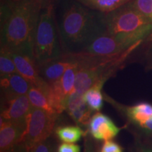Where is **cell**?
I'll use <instances>...</instances> for the list:
<instances>
[{
	"label": "cell",
	"mask_w": 152,
	"mask_h": 152,
	"mask_svg": "<svg viewBox=\"0 0 152 152\" xmlns=\"http://www.w3.org/2000/svg\"><path fill=\"white\" fill-rule=\"evenodd\" d=\"M58 27L65 54L83 52L95 39L106 33L104 13L76 0H61L58 10Z\"/></svg>",
	"instance_id": "obj_1"
},
{
	"label": "cell",
	"mask_w": 152,
	"mask_h": 152,
	"mask_svg": "<svg viewBox=\"0 0 152 152\" xmlns=\"http://www.w3.org/2000/svg\"><path fill=\"white\" fill-rule=\"evenodd\" d=\"M45 0H23L1 14V46L34 56L36 28Z\"/></svg>",
	"instance_id": "obj_2"
},
{
	"label": "cell",
	"mask_w": 152,
	"mask_h": 152,
	"mask_svg": "<svg viewBox=\"0 0 152 152\" xmlns=\"http://www.w3.org/2000/svg\"><path fill=\"white\" fill-rule=\"evenodd\" d=\"M106 33L113 35L128 48L152 33V20L128 4L104 14Z\"/></svg>",
	"instance_id": "obj_3"
},
{
	"label": "cell",
	"mask_w": 152,
	"mask_h": 152,
	"mask_svg": "<svg viewBox=\"0 0 152 152\" xmlns=\"http://www.w3.org/2000/svg\"><path fill=\"white\" fill-rule=\"evenodd\" d=\"M61 49L55 25L54 6L51 2H45L34 39L33 55L38 66L61 56Z\"/></svg>",
	"instance_id": "obj_4"
},
{
	"label": "cell",
	"mask_w": 152,
	"mask_h": 152,
	"mask_svg": "<svg viewBox=\"0 0 152 152\" xmlns=\"http://www.w3.org/2000/svg\"><path fill=\"white\" fill-rule=\"evenodd\" d=\"M58 115L32 106L27 116L26 128L15 146L14 152H29L37 143L47 140L54 131Z\"/></svg>",
	"instance_id": "obj_5"
},
{
	"label": "cell",
	"mask_w": 152,
	"mask_h": 152,
	"mask_svg": "<svg viewBox=\"0 0 152 152\" xmlns=\"http://www.w3.org/2000/svg\"><path fill=\"white\" fill-rule=\"evenodd\" d=\"M79 63V54H64L56 59L39 66V75L50 84L58 80L68 68Z\"/></svg>",
	"instance_id": "obj_6"
},
{
	"label": "cell",
	"mask_w": 152,
	"mask_h": 152,
	"mask_svg": "<svg viewBox=\"0 0 152 152\" xmlns=\"http://www.w3.org/2000/svg\"><path fill=\"white\" fill-rule=\"evenodd\" d=\"M1 119L4 121L26 120L32 109L28 95L1 98Z\"/></svg>",
	"instance_id": "obj_7"
},
{
	"label": "cell",
	"mask_w": 152,
	"mask_h": 152,
	"mask_svg": "<svg viewBox=\"0 0 152 152\" xmlns=\"http://www.w3.org/2000/svg\"><path fill=\"white\" fill-rule=\"evenodd\" d=\"M130 48L114 36L105 33L95 39L82 53L95 56H111L122 54Z\"/></svg>",
	"instance_id": "obj_8"
},
{
	"label": "cell",
	"mask_w": 152,
	"mask_h": 152,
	"mask_svg": "<svg viewBox=\"0 0 152 152\" xmlns=\"http://www.w3.org/2000/svg\"><path fill=\"white\" fill-rule=\"evenodd\" d=\"M27 118L20 121H0V152H13L26 128Z\"/></svg>",
	"instance_id": "obj_9"
},
{
	"label": "cell",
	"mask_w": 152,
	"mask_h": 152,
	"mask_svg": "<svg viewBox=\"0 0 152 152\" xmlns=\"http://www.w3.org/2000/svg\"><path fill=\"white\" fill-rule=\"evenodd\" d=\"M10 51L16 65L17 73L29 81L31 85L39 86L45 80L42 78L39 75V66L34 56L16 51Z\"/></svg>",
	"instance_id": "obj_10"
},
{
	"label": "cell",
	"mask_w": 152,
	"mask_h": 152,
	"mask_svg": "<svg viewBox=\"0 0 152 152\" xmlns=\"http://www.w3.org/2000/svg\"><path fill=\"white\" fill-rule=\"evenodd\" d=\"M91 135L96 140H111L115 137L123 128H119L108 115L96 113L91 118L89 124Z\"/></svg>",
	"instance_id": "obj_11"
},
{
	"label": "cell",
	"mask_w": 152,
	"mask_h": 152,
	"mask_svg": "<svg viewBox=\"0 0 152 152\" xmlns=\"http://www.w3.org/2000/svg\"><path fill=\"white\" fill-rule=\"evenodd\" d=\"M66 110L77 125L89 126L93 111L85 102L84 95H80L73 91L68 98Z\"/></svg>",
	"instance_id": "obj_12"
},
{
	"label": "cell",
	"mask_w": 152,
	"mask_h": 152,
	"mask_svg": "<svg viewBox=\"0 0 152 152\" xmlns=\"http://www.w3.org/2000/svg\"><path fill=\"white\" fill-rule=\"evenodd\" d=\"M1 98H9L13 96L27 95L31 83L18 73L1 77Z\"/></svg>",
	"instance_id": "obj_13"
},
{
	"label": "cell",
	"mask_w": 152,
	"mask_h": 152,
	"mask_svg": "<svg viewBox=\"0 0 152 152\" xmlns=\"http://www.w3.org/2000/svg\"><path fill=\"white\" fill-rule=\"evenodd\" d=\"M123 110L128 118L135 125L152 118V104L147 102L128 106Z\"/></svg>",
	"instance_id": "obj_14"
},
{
	"label": "cell",
	"mask_w": 152,
	"mask_h": 152,
	"mask_svg": "<svg viewBox=\"0 0 152 152\" xmlns=\"http://www.w3.org/2000/svg\"><path fill=\"white\" fill-rule=\"evenodd\" d=\"M27 95L32 106L42 109L52 115H58L51 105L47 93L43 89L31 85Z\"/></svg>",
	"instance_id": "obj_15"
},
{
	"label": "cell",
	"mask_w": 152,
	"mask_h": 152,
	"mask_svg": "<svg viewBox=\"0 0 152 152\" xmlns=\"http://www.w3.org/2000/svg\"><path fill=\"white\" fill-rule=\"evenodd\" d=\"M93 10L108 13L126 4L132 0H76Z\"/></svg>",
	"instance_id": "obj_16"
},
{
	"label": "cell",
	"mask_w": 152,
	"mask_h": 152,
	"mask_svg": "<svg viewBox=\"0 0 152 152\" xmlns=\"http://www.w3.org/2000/svg\"><path fill=\"white\" fill-rule=\"evenodd\" d=\"M79 64L68 68L64 73V75L61 76V77L58 80H57L63 96L67 101V102L69 96L75 90L76 73H77Z\"/></svg>",
	"instance_id": "obj_17"
},
{
	"label": "cell",
	"mask_w": 152,
	"mask_h": 152,
	"mask_svg": "<svg viewBox=\"0 0 152 152\" xmlns=\"http://www.w3.org/2000/svg\"><path fill=\"white\" fill-rule=\"evenodd\" d=\"M55 133L58 140L63 142L75 143L79 142L85 133L77 125H65L58 127L55 130Z\"/></svg>",
	"instance_id": "obj_18"
},
{
	"label": "cell",
	"mask_w": 152,
	"mask_h": 152,
	"mask_svg": "<svg viewBox=\"0 0 152 152\" xmlns=\"http://www.w3.org/2000/svg\"><path fill=\"white\" fill-rule=\"evenodd\" d=\"M104 85V83L99 82L84 94L85 102L92 111H100L103 106L104 99L102 89Z\"/></svg>",
	"instance_id": "obj_19"
},
{
	"label": "cell",
	"mask_w": 152,
	"mask_h": 152,
	"mask_svg": "<svg viewBox=\"0 0 152 152\" xmlns=\"http://www.w3.org/2000/svg\"><path fill=\"white\" fill-rule=\"evenodd\" d=\"M17 73L16 65L7 47L1 46L0 52V75L1 77Z\"/></svg>",
	"instance_id": "obj_20"
},
{
	"label": "cell",
	"mask_w": 152,
	"mask_h": 152,
	"mask_svg": "<svg viewBox=\"0 0 152 152\" xmlns=\"http://www.w3.org/2000/svg\"><path fill=\"white\" fill-rule=\"evenodd\" d=\"M128 4L140 14L152 20V0H132Z\"/></svg>",
	"instance_id": "obj_21"
},
{
	"label": "cell",
	"mask_w": 152,
	"mask_h": 152,
	"mask_svg": "<svg viewBox=\"0 0 152 152\" xmlns=\"http://www.w3.org/2000/svg\"><path fill=\"white\" fill-rule=\"evenodd\" d=\"M29 152H57V149L56 144L49 137L37 143L30 150Z\"/></svg>",
	"instance_id": "obj_22"
},
{
	"label": "cell",
	"mask_w": 152,
	"mask_h": 152,
	"mask_svg": "<svg viewBox=\"0 0 152 152\" xmlns=\"http://www.w3.org/2000/svg\"><path fill=\"white\" fill-rule=\"evenodd\" d=\"M123 151L120 144L112 140H106L100 149V152H119Z\"/></svg>",
	"instance_id": "obj_23"
},
{
	"label": "cell",
	"mask_w": 152,
	"mask_h": 152,
	"mask_svg": "<svg viewBox=\"0 0 152 152\" xmlns=\"http://www.w3.org/2000/svg\"><path fill=\"white\" fill-rule=\"evenodd\" d=\"M80 150L78 144L67 142H63L57 148V152H80Z\"/></svg>",
	"instance_id": "obj_24"
},
{
	"label": "cell",
	"mask_w": 152,
	"mask_h": 152,
	"mask_svg": "<svg viewBox=\"0 0 152 152\" xmlns=\"http://www.w3.org/2000/svg\"><path fill=\"white\" fill-rule=\"evenodd\" d=\"M23 0H1V14L7 12Z\"/></svg>",
	"instance_id": "obj_25"
},
{
	"label": "cell",
	"mask_w": 152,
	"mask_h": 152,
	"mask_svg": "<svg viewBox=\"0 0 152 152\" xmlns=\"http://www.w3.org/2000/svg\"><path fill=\"white\" fill-rule=\"evenodd\" d=\"M144 67L146 70H152V46L149 47L144 53Z\"/></svg>",
	"instance_id": "obj_26"
},
{
	"label": "cell",
	"mask_w": 152,
	"mask_h": 152,
	"mask_svg": "<svg viewBox=\"0 0 152 152\" xmlns=\"http://www.w3.org/2000/svg\"><path fill=\"white\" fill-rule=\"evenodd\" d=\"M133 152H152V143H139L134 148Z\"/></svg>",
	"instance_id": "obj_27"
},
{
	"label": "cell",
	"mask_w": 152,
	"mask_h": 152,
	"mask_svg": "<svg viewBox=\"0 0 152 152\" xmlns=\"http://www.w3.org/2000/svg\"><path fill=\"white\" fill-rule=\"evenodd\" d=\"M146 134H152V118L137 125Z\"/></svg>",
	"instance_id": "obj_28"
},
{
	"label": "cell",
	"mask_w": 152,
	"mask_h": 152,
	"mask_svg": "<svg viewBox=\"0 0 152 152\" xmlns=\"http://www.w3.org/2000/svg\"><path fill=\"white\" fill-rule=\"evenodd\" d=\"M84 152H97L95 144L90 137H86L85 140Z\"/></svg>",
	"instance_id": "obj_29"
},
{
	"label": "cell",
	"mask_w": 152,
	"mask_h": 152,
	"mask_svg": "<svg viewBox=\"0 0 152 152\" xmlns=\"http://www.w3.org/2000/svg\"><path fill=\"white\" fill-rule=\"evenodd\" d=\"M147 41H152V33L147 38Z\"/></svg>",
	"instance_id": "obj_30"
},
{
	"label": "cell",
	"mask_w": 152,
	"mask_h": 152,
	"mask_svg": "<svg viewBox=\"0 0 152 152\" xmlns=\"http://www.w3.org/2000/svg\"><path fill=\"white\" fill-rule=\"evenodd\" d=\"M119 152H123V151H119Z\"/></svg>",
	"instance_id": "obj_31"
}]
</instances>
